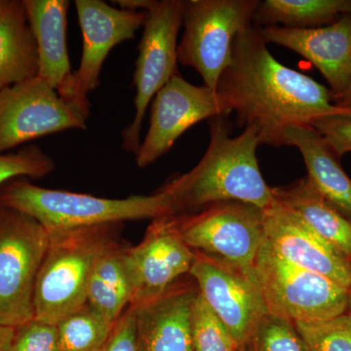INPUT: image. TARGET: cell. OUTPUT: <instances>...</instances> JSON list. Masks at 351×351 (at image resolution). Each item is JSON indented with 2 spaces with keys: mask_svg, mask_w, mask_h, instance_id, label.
I'll use <instances>...</instances> for the list:
<instances>
[{
  "mask_svg": "<svg viewBox=\"0 0 351 351\" xmlns=\"http://www.w3.org/2000/svg\"><path fill=\"white\" fill-rule=\"evenodd\" d=\"M217 92L240 127L257 132L260 145H286L291 127L311 125L334 115H351L339 107L332 92L270 54L260 27L253 24L237 34L232 61L219 77Z\"/></svg>",
  "mask_w": 351,
  "mask_h": 351,
  "instance_id": "1",
  "label": "cell"
},
{
  "mask_svg": "<svg viewBox=\"0 0 351 351\" xmlns=\"http://www.w3.org/2000/svg\"><path fill=\"white\" fill-rule=\"evenodd\" d=\"M226 117L210 119V143L200 162L166 184L175 216L226 201L246 203L263 211L276 204L272 188L258 167L257 132L248 127L232 137V125Z\"/></svg>",
  "mask_w": 351,
  "mask_h": 351,
  "instance_id": "2",
  "label": "cell"
},
{
  "mask_svg": "<svg viewBox=\"0 0 351 351\" xmlns=\"http://www.w3.org/2000/svg\"><path fill=\"white\" fill-rule=\"evenodd\" d=\"M0 207L32 217L48 232L174 215L172 195L165 186L152 195L112 199L41 188L21 179L0 188Z\"/></svg>",
  "mask_w": 351,
  "mask_h": 351,
  "instance_id": "3",
  "label": "cell"
},
{
  "mask_svg": "<svg viewBox=\"0 0 351 351\" xmlns=\"http://www.w3.org/2000/svg\"><path fill=\"white\" fill-rule=\"evenodd\" d=\"M121 223L49 232L34 292V318L56 325L87 302L97 261L117 244Z\"/></svg>",
  "mask_w": 351,
  "mask_h": 351,
  "instance_id": "4",
  "label": "cell"
},
{
  "mask_svg": "<svg viewBox=\"0 0 351 351\" xmlns=\"http://www.w3.org/2000/svg\"><path fill=\"white\" fill-rule=\"evenodd\" d=\"M258 0H182L184 31L178 62L195 69L205 86L216 91L232 61L233 40L252 25Z\"/></svg>",
  "mask_w": 351,
  "mask_h": 351,
  "instance_id": "5",
  "label": "cell"
},
{
  "mask_svg": "<svg viewBox=\"0 0 351 351\" xmlns=\"http://www.w3.org/2000/svg\"><path fill=\"white\" fill-rule=\"evenodd\" d=\"M49 232L32 217L0 207V324L17 328L34 318V292Z\"/></svg>",
  "mask_w": 351,
  "mask_h": 351,
  "instance_id": "6",
  "label": "cell"
},
{
  "mask_svg": "<svg viewBox=\"0 0 351 351\" xmlns=\"http://www.w3.org/2000/svg\"><path fill=\"white\" fill-rule=\"evenodd\" d=\"M184 243L251 276L265 243V212L239 201L217 203L193 214L177 216Z\"/></svg>",
  "mask_w": 351,
  "mask_h": 351,
  "instance_id": "7",
  "label": "cell"
},
{
  "mask_svg": "<svg viewBox=\"0 0 351 351\" xmlns=\"http://www.w3.org/2000/svg\"><path fill=\"white\" fill-rule=\"evenodd\" d=\"M255 270L267 313L294 322H315L348 311V289L283 260L265 239Z\"/></svg>",
  "mask_w": 351,
  "mask_h": 351,
  "instance_id": "8",
  "label": "cell"
},
{
  "mask_svg": "<svg viewBox=\"0 0 351 351\" xmlns=\"http://www.w3.org/2000/svg\"><path fill=\"white\" fill-rule=\"evenodd\" d=\"M182 25V0L156 1L147 12L134 73L135 117L122 131V147L135 156L140 149L141 130L147 107L157 92L180 73L178 34Z\"/></svg>",
  "mask_w": 351,
  "mask_h": 351,
  "instance_id": "9",
  "label": "cell"
},
{
  "mask_svg": "<svg viewBox=\"0 0 351 351\" xmlns=\"http://www.w3.org/2000/svg\"><path fill=\"white\" fill-rule=\"evenodd\" d=\"M89 114L38 75L4 88L0 90V154L58 132L86 130Z\"/></svg>",
  "mask_w": 351,
  "mask_h": 351,
  "instance_id": "10",
  "label": "cell"
},
{
  "mask_svg": "<svg viewBox=\"0 0 351 351\" xmlns=\"http://www.w3.org/2000/svg\"><path fill=\"white\" fill-rule=\"evenodd\" d=\"M195 253L189 274L201 297L242 350L249 345L258 322L267 313L257 276Z\"/></svg>",
  "mask_w": 351,
  "mask_h": 351,
  "instance_id": "11",
  "label": "cell"
},
{
  "mask_svg": "<svg viewBox=\"0 0 351 351\" xmlns=\"http://www.w3.org/2000/svg\"><path fill=\"white\" fill-rule=\"evenodd\" d=\"M230 113L218 92L191 84L180 73L173 76L152 101L149 129L135 156L138 167L156 162L198 122Z\"/></svg>",
  "mask_w": 351,
  "mask_h": 351,
  "instance_id": "12",
  "label": "cell"
},
{
  "mask_svg": "<svg viewBox=\"0 0 351 351\" xmlns=\"http://www.w3.org/2000/svg\"><path fill=\"white\" fill-rule=\"evenodd\" d=\"M83 48L80 69L73 73L69 101L90 112L88 95L100 84L104 62L113 47L135 38L147 12L115 8L101 0H76Z\"/></svg>",
  "mask_w": 351,
  "mask_h": 351,
  "instance_id": "13",
  "label": "cell"
},
{
  "mask_svg": "<svg viewBox=\"0 0 351 351\" xmlns=\"http://www.w3.org/2000/svg\"><path fill=\"white\" fill-rule=\"evenodd\" d=\"M126 255L134 283L132 306L163 295L180 277L189 274L195 258L182 239L175 215L154 219L144 240L126 248Z\"/></svg>",
  "mask_w": 351,
  "mask_h": 351,
  "instance_id": "14",
  "label": "cell"
},
{
  "mask_svg": "<svg viewBox=\"0 0 351 351\" xmlns=\"http://www.w3.org/2000/svg\"><path fill=\"white\" fill-rule=\"evenodd\" d=\"M263 212L265 243L277 256L350 288V258L328 243L278 201Z\"/></svg>",
  "mask_w": 351,
  "mask_h": 351,
  "instance_id": "15",
  "label": "cell"
},
{
  "mask_svg": "<svg viewBox=\"0 0 351 351\" xmlns=\"http://www.w3.org/2000/svg\"><path fill=\"white\" fill-rule=\"evenodd\" d=\"M265 43L283 46L301 55L322 73L332 98L348 89L351 80V15L324 27L288 29L260 27Z\"/></svg>",
  "mask_w": 351,
  "mask_h": 351,
  "instance_id": "16",
  "label": "cell"
},
{
  "mask_svg": "<svg viewBox=\"0 0 351 351\" xmlns=\"http://www.w3.org/2000/svg\"><path fill=\"white\" fill-rule=\"evenodd\" d=\"M197 286L176 282L136 308L138 351H193L191 311Z\"/></svg>",
  "mask_w": 351,
  "mask_h": 351,
  "instance_id": "17",
  "label": "cell"
},
{
  "mask_svg": "<svg viewBox=\"0 0 351 351\" xmlns=\"http://www.w3.org/2000/svg\"><path fill=\"white\" fill-rule=\"evenodd\" d=\"M24 4L38 44V75L69 101L73 78L66 47L69 1L24 0Z\"/></svg>",
  "mask_w": 351,
  "mask_h": 351,
  "instance_id": "18",
  "label": "cell"
},
{
  "mask_svg": "<svg viewBox=\"0 0 351 351\" xmlns=\"http://www.w3.org/2000/svg\"><path fill=\"white\" fill-rule=\"evenodd\" d=\"M285 138L286 145L297 147L301 152L306 179L313 189L351 221V179L327 141L311 125L291 127Z\"/></svg>",
  "mask_w": 351,
  "mask_h": 351,
  "instance_id": "19",
  "label": "cell"
},
{
  "mask_svg": "<svg viewBox=\"0 0 351 351\" xmlns=\"http://www.w3.org/2000/svg\"><path fill=\"white\" fill-rule=\"evenodd\" d=\"M38 73V44L24 0H0V90Z\"/></svg>",
  "mask_w": 351,
  "mask_h": 351,
  "instance_id": "20",
  "label": "cell"
},
{
  "mask_svg": "<svg viewBox=\"0 0 351 351\" xmlns=\"http://www.w3.org/2000/svg\"><path fill=\"white\" fill-rule=\"evenodd\" d=\"M276 199L314 232L351 258V221L313 189L306 178L290 186L272 189Z\"/></svg>",
  "mask_w": 351,
  "mask_h": 351,
  "instance_id": "21",
  "label": "cell"
},
{
  "mask_svg": "<svg viewBox=\"0 0 351 351\" xmlns=\"http://www.w3.org/2000/svg\"><path fill=\"white\" fill-rule=\"evenodd\" d=\"M134 283L126 248L113 245L95 265L87 288V304L115 323L130 306Z\"/></svg>",
  "mask_w": 351,
  "mask_h": 351,
  "instance_id": "22",
  "label": "cell"
},
{
  "mask_svg": "<svg viewBox=\"0 0 351 351\" xmlns=\"http://www.w3.org/2000/svg\"><path fill=\"white\" fill-rule=\"evenodd\" d=\"M345 15H351L350 0H265L258 4L252 24L314 29L331 25Z\"/></svg>",
  "mask_w": 351,
  "mask_h": 351,
  "instance_id": "23",
  "label": "cell"
},
{
  "mask_svg": "<svg viewBox=\"0 0 351 351\" xmlns=\"http://www.w3.org/2000/svg\"><path fill=\"white\" fill-rule=\"evenodd\" d=\"M113 324L86 302L57 323L60 350L98 351Z\"/></svg>",
  "mask_w": 351,
  "mask_h": 351,
  "instance_id": "24",
  "label": "cell"
},
{
  "mask_svg": "<svg viewBox=\"0 0 351 351\" xmlns=\"http://www.w3.org/2000/svg\"><path fill=\"white\" fill-rule=\"evenodd\" d=\"M193 351H242L199 292L191 311Z\"/></svg>",
  "mask_w": 351,
  "mask_h": 351,
  "instance_id": "25",
  "label": "cell"
},
{
  "mask_svg": "<svg viewBox=\"0 0 351 351\" xmlns=\"http://www.w3.org/2000/svg\"><path fill=\"white\" fill-rule=\"evenodd\" d=\"M251 351H309L294 321L267 313L252 336Z\"/></svg>",
  "mask_w": 351,
  "mask_h": 351,
  "instance_id": "26",
  "label": "cell"
},
{
  "mask_svg": "<svg viewBox=\"0 0 351 351\" xmlns=\"http://www.w3.org/2000/svg\"><path fill=\"white\" fill-rule=\"evenodd\" d=\"M309 351H351V319L348 314L315 322H295Z\"/></svg>",
  "mask_w": 351,
  "mask_h": 351,
  "instance_id": "27",
  "label": "cell"
},
{
  "mask_svg": "<svg viewBox=\"0 0 351 351\" xmlns=\"http://www.w3.org/2000/svg\"><path fill=\"white\" fill-rule=\"evenodd\" d=\"M56 168L55 161L36 145H25L16 154H0V188L15 178L41 179Z\"/></svg>",
  "mask_w": 351,
  "mask_h": 351,
  "instance_id": "28",
  "label": "cell"
},
{
  "mask_svg": "<svg viewBox=\"0 0 351 351\" xmlns=\"http://www.w3.org/2000/svg\"><path fill=\"white\" fill-rule=\"evenodd\" d=\"M8 351H61L56 325L34 318L15 328Z\"/></svg>",
  "mask_w": 351,
  "mask_h": 351,
  "instance_id": "29",
  "label": "cell"
},
{
  "mask_svg": "<svg viewBox=\"0 0 351 351\" xmlns=\"http://www.w3.org/2000/svg\"><path fill=\"white\" fill-rule=\"evenodd\" d=\"M313 128L341 158L351 152V115H334L314 122Z\"/></svg>",
  "mask_w": 351,
  "mask_h": 351,
  "instance_id": "30",
  "label": "cell"
},
{
  "mask_svg": "<svg viewBox=\"0 0 351 351\" xmlns=\"http://www.w3.org/2000/svg\"><path fill=\"white\" fill-rule=\"evenodd\" d=\"M98 351H138L135 307H127L115 321L108 339Z\"/></svg>",
  "mask_w": 351,
  "mask_h": 351,
  "instance_id": "31",
  "label": "cell"
},
{
  "mask_svg": "<svg viewBox=\"0 0 351 351\" xmlns=\"http://www.w3.org/2000/svg\"><path fill=\"white\" fill-rule=\"evenodd\" d=\"M112 2L117 4L121 9L138 11V12H147L156 3L154 0H117Z\"/></svg>",
  "mask_w": 351,
  "mask_h": 351,
  "instance_id": "32",
  "label": "cell"
},
{
  "mask_svg": "<svg viewBox=\"0 0 351 351\" xmlns=\"http://www.w3.org/2000/svg\"><path fill=\"white\" fill-rule=\"evenodd\" d=\"M14 332H15V328L0 324V351H8Z\"/></svg>",
  "mask_w": 351,
  "mask_h": 351,
  "instance_id": "33",
  "label": "cell"
},
{
  "mask_svg": "<svg viewBox=\"0 0 351 351\" xmlns=\"http://www.w3.org/2000/svg\"><path fill=\"white\" fill-rule=\"evenodd\" d=\"M332 101H334L335 105L339 106V107L351 108V80L350 87L345 93L341 95V96L335 97V98H332Z\"/></svg>",
  "mask_w": 351,
  "mask_h": 351,
  "instance_id": "34",
  "label": "cell"
},
{
  "mask_svg": "<svg viewBox=\"0 0 351 351\" xmlns=\"http://www.w3.org/2000/svg\"><path fill=\"white\" fill-rule=\"evenodd\" d=\"M346 314L350 316L351 319V286L350 288L348 289V311H346Z\"/></svg>",
  "mask_w": 351,
  "mask_h": 351,
  "instance_id": "35",
  "label": "cell"
},
{
  "mask_svg": "<svg viewBox=\"0 0 351 351\" xmlns=\"http://www.w3.org/2000/svg\"><path fill=\"white\" fill-rule=\"evenodd\" d=\"M242 351H251L250 348H249V346H247L246 348H244Z\"/></svg>",
  "mask_w": 351,
  "mask_h": 351,
  "instance_id": "36",
  "label": "cell"
},
{
  "mask_svg": "<svg viewBox=\"0 0 351 351\" xmlns=\"http://www.w3.org/2000/svg\"><path fill=\"white\" fill-rule=\"evenodd\" d=\"M350 1H351V0H350Z\"/></svg>",
  "mask_w": 351,
  "mask_h": 351,
  "instance_id": "37",
  "label": "cell"
}]
</instances>
